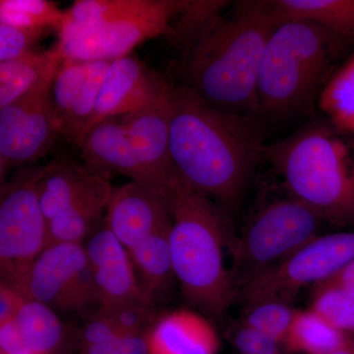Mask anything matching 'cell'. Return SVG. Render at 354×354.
I'll return each instance as SVG.
<instances>
[{"instance_id":"cell-1","label":"cell","mask_w":354,"mask_h":354,"mask_svg":"<svg viewBox=\"0 0 354 354\" xmlns=\"http://www.w3.org/2000/svg\"><path fill=\"white\" fill-rule=\"evenodd\" d=\"M169 153L179 181L223 209L245 194L265 153V121L214 108L185 86L169 97Z\"/></svg>"},{"instance_id":"cell-2","label":"cell","mask_w":354,"mask_h":354,"mask_svg":"<svg viewBox=\"0 0 354 354\" xmlns=\"http://www.w3.org/2000/svg\"><path fill=\"white\" fill-rule=\"evenodd\" d=\"M277 26L268 0L236 2L183 51L181 85L214 108L256 114L261 59Z\"/></svg>"},{"instance_id":"cell-3","label":"cell","mask_w":354,"mask_h":354,"mask_svg":"<svg viewBox=\"0 0 354 354\" xmlns=\"http://www.w3.org/2000/svg\"><path fill=\"white\" fill-rule=\"evenodd\" d=\"M346 44L311 23H279L261 59L256 114L264 121H283L309 113Z\"/></svg>"},{"instance_id":"cell-4","label":"cell","mask_w":354,"mask_h":354,"mask_svg":"<svg viewBox=\"0 0 354 354\" xmlns=\"http://www.w3.org/2000/svg\"><path fill=\"white\" fill-rule=\"evenodd\" d=\"M167 197L171 206L169 244L176 281L191 304L221 317L239 297L223 255L230 241L225 212L180 181Z\"/></svg>"},{"instance_id":"cell-5","label":"cell","mask_w":354,"mask_h":354,"mask_svg":"<svg viewBox=\"0 0 354 354\" xmlns=\"http://www.w3.org/2000/svg\"><path fill=\"white\" fill-rule=\"evenodd\" d=\"M264 156L291 197L308 205L326 221H354V152L328 121H312L266 146Z\"/></svg>"},{"instance_id":"cell-6","label":"cell","mask_w":354,"mask_h":354,"mask_svg":"<svg viewBox=\"0 0 354 354\" xmlns=\"http://www.w3.org/2000/svg\"><path fill=\"white\" fill-rule=\"evenodd\" d=\"M324 223L322 215L295 198L268 204L232 246L237 291L321 235Z\"/></svg>"},{"instance_id":"cell-7","label":"cell","mask_w":354,"mask_h":354,"mask_svg":"<svg viewBox=\"0 0 354 354\" xmlns=\"http://www.w3.org/2000/svg\"><path fill=\"white\" fill-rule=\"evenodd\" d=\"M186 0H140L138 6L113 19L57 32L55 44L64 60L113 62L157 37L174 39V28Z\"/></svg>"},{"instance_id":"cell-8","label":"cell","mask_w":354,"mask_h":354,"mask_svg":"<svg viewBox=\"0 0 354 354\" xmlns=\"http://www.w3.org/2000/svg\"><path fill=\"white\" fill-rule=\"evenodd\" d=\"M41 169V165H28L1 183V281L17 290L30 268L48 247V220L37 187Z\"/></svg>"},{"instance_id":"cell-9","label":"cell","mask_w":354,"mask_h":354,"mask_svg":"<svg viewBox=\"0 0 354 354\" xmlns=\"http://www.w3.org/2000/svg\"><path fill=\"white\" fill-rule=\"evenodd\" d=\"M354 259V232L319 235L285 261L242 286L244 305L278 300L291 304L298 291L327 281Z\"/></svg>"},{"instance_id":"cell-10","label":"cell","mask_w":354,"mask_h":354,"mask_svg":"<svg viewBox=\"0 0 354 354\" xmlns=\"http://www.w3.org/2000/svg\"><path fill=\"white\" fill-rule=\"evenodd\" d=\"M27 299L64 313L95 314L101 300L83 244H53L26 274L19 290Z\"/></svg>"},{"instance_id":"cell-11","label":"cell","mask_w":354,"mask_h":354,"mask_svg":"<svg viewBox=\"0 0 354 354\" xmlns=\"http://www.w3.org/2000/svg\"><path fill=\"white\" fill-rule=\"evenodd\" d=\"M55 73L24 97L0 109L1 183L12 169L34 165L44 157L60 137L48 108V92Z\"/></svg>"},{"instance_id":"cell-12","label":"cell","mask_w":354,"mask_h":354,"mask_svg":"<svg viewBox=\"0 0 354 354\" xmlns=\"http://www.w3.org/2000/svg\"><path fill=\"white\" fill-rule=\"evenodd\" d=\"M174 85L135 55L113 60L102 81L97 106L85 135L102 121L158 104L171 93Z\"/></svg>"},{"instance_id":"cell-13","label":"cell","mask_w":354,"mask_h":354,"mask_svg":"<svg viewBox=\"0 0 354 354\" xmlns=\"http://www.w3.org/2000/svg\"><path fill=\"white\" fill-rule=\"evenodd\" d=\"M106 213L104 227L127 250L171 228L169 197L152 186L137 181L113 187Z\"/></svg>"},{"instance_id":"cell-14","label":"cell","mask_w":354,"mask_h":354,"mask_svg":"<svg viewBox=\"0 0 354 354\" xmlns=\"http://www.w3.org/2000/svg\"><path fill=\"white\" fill-rule=\"evenodd\" d=\"M169 94L150 108L120 116L137 160L165 196L179 183L169 153Z\"/></svg>"},{"instance_id":"cell-15","label":"cell","mask_w":354,"mask_h":354,"mask_svg":"<svg viewBox=\"0 0 354 354\" xmlns=\"http://www.w3.org/2000/svg\"><path fill=\"white\" fill-rule=\"evenodd\" d=\"M85 250L101 308L148 304L140 290L129 252L108 227L91 235Z\"/></svg>"},{"instance_id":"cell-16","label":"cell","mask_w":354,"mask_h":354,"mask_svg":"<svg viewBox=\"0 0 354 354\" xmlns=\"http://www.w3.org/2000/svg\"><path fill=\"white\" fill-rule=\"evenodd\" d=\"M78 148L83 165L94 174L108 179L111 176H127L153 187L130 145L120 118H109L91 128Z\"/></svg>"},{"instance_id":"cell-17","label":"cell","mask_w":354,"mask_h":354,"mask_svg":"<svg viewBox=\"0 0 354 354\" xmlns=\"http://www.w3.org/2000/svg\"><path fill=\"white\" fill-rule=\"evenodd\" d=\"M109 183L106 177L67 158L41 165L37 187L44 216L50 221Z\"/></svg>"},{"instance_id":"cell-18","label":"cell","mask_w":354,"mask_h":354,"mask_svg":"<svg viewBox=\"0 0 354 354\" xmlns=\"http://www.w3.org/2000/svg\"><path fill=\"white\" fill-rule=\"evenodd\" d=\"M147 339L151 354H216L220 344L213 325L185 309L156 320L147 330Z\"/></svg>"},{"instance_id":"cell-19","label":"cell","mask_w":354,"mask_h":354,"mask_svg":"<svg viewBox=\"0 0 354 354\" xmlns=\"http://www.w3.org/2000/svg\"><path fill=\"white\" fill-rule=\"evenodd\" d=\"M277 24L301 21L354 44V0H268Z\"/></svg>"},{"instance_id":"cell-20","label":"cell","mask_w":354,"mask_h":354,"mask_svg":"<svg viewBox=\"0 0 354 354\" xmlns=\"http://www.w3.org/2000/svg\"><path fill=\"white\" fill-rule=\"evenodd\" d=\"M171 230L158 232L128 250L142 295L153 307L176 281L169 244Z\"/></svg>"},{"instance_id":"cell-21","label":"cell","mask_w":354,"mask_h":354,"mask_svg":"<svg viewBox=\"0 0 354 354\" xmlns=\"http://www.w3.org/2000/svg\"><path fill=\"white\" fill-rule=\"evenodd\" d=\"M62 58L57 46L32 51L16 59L0 62V109L12 104L55 73Z\"/></svg>"},{"instance_id":"cell-22","label":"cell","mask_w":354,"mask_h":354,"mask_svg":"<svg viewBox=\"0 0 354 354\" xmlns=\"http://www.w3.org/2000/svg\"><path fill=\"white\" fill-rule=\"evenodd\" d=\"M113 190V185L109 183L94 194L50 218L48 221V246L82 244L88 235L94 234L102 214L106 211Z\"/></svg>"},{"instance_id":"cell-23","label":"cell","mask_w":354,"mask_h":354,"mask_svg":"<svg viewBox=\"0 0 354 354\" xmlns=\"http://www.w3.org/2000/svg\"><path fill=\"white\" fill-rule=\"evenodd\" d=\"M15 321L32 354H57L66 342V328L48 305L27 299Z\"/></svg>"},{"instance_id":"cell-24","label":"cell","mask_w":354,"mask_h":354,"mask_svg":"<svg viewBox=\"0 0 354 354\" xmlns=\"http://www.w3.org/2000/svg\"><path fill=\"white\" fill-rule=\"evenodd\" d=\"M317 106L335 129L354 137V53L330 75Z\"/></svg>"},{"instance_id":"cell-25","label":"cell","mask_w":354,"mask_h":354,"mask_svg":"<svg viewBox=\"0 0 354 354\" xmlns=\"http://www.w3.org/2000/svg\"><path fill=\"white\" fill-rule=\"evenodd\" d=\"M348 339L312 310H297L285 344L291 351L306 354H328L344 346Z\"/></svg>"},{"instance_id":"cell-26","label":"cell","mask_w":354,"mask_h":354,"mask_svg":"<svg viewBox=\"0 0 354 354\" xmlns=\"http://www.w3.org/2000/svg\"><path fill=\"white\" fill-rule=\"evenodd\" d=\"M90 62L62 60L48 92V108L60 136L76 95L87 77Z\"/></svg>"},{"instance_id":"cell-27","label":"cell","mask_w":354,"mask_h":354,"mask_svg":"<svg viewBox=\"0 0 354 354\" xmlns=\"http://www.w3.org/2000/svg\"><path fill=\"white\" fill-rule=\"evenodd\" d=\"M310 310L344 334L354 333V297L327 279L313 286Z\"/></svg>"},{"instance_id":"cell-28","label":"cell","mask_w":354,"mask_h":354,"mask_svg":"<svg viewBox=\"0 0 354 354\" xmlns=\"http://www.w3.org/2000/svg\"><path fill=\"white\" fill-rule=\"evenodd\" d=\"M64 18L55 2L48 0H1L0 24L27 28H50L57 32Z\"/></svg>"},{"instance_id":"cell-29","label":"cell","mask_w":354,"mask_h":354,"mask_svg":"<svg viewBox=\"0 0 354 354\" xmlns=\"http://www.w3.org/2000/svg\"><path fill=\"white\" fill-rule=\"evenodd\" d=\"M297 312L290 304L265 300L246 305L241 322L281 344L286 342Z\"/></svg>"},{"instance_id":"cell-30","label":"cell","mask_w":354,"mask_h":354,"mask_svg":"<svg viewBox=\"0 0 354 354\" xmlns=\"http://www.w3.org/2000/svg\"><path fill=\"white\" fill-rule=\"evenodd\" d=\"M51 30L53 29L0 24V62H9L32 53L35 46Z\"/></svg>"},{"instance_id":"cell-31","label":"cell","mask_w":354,"mask_h":354,"mask_svg":"<svg viewBox=\"0 0 354 354\" xmlns=\"http://www.w3.org/2000/svg\"><path fill=\"white\" fill-rule=\"evenodd\" d=\"M97 312L104 314L113 321L120 335L140 334L148 327L149 324L155 322L153 306L143 301L115 308H100Z\"/></svg>"},{"instance_id":"cell-32","label":"cell","mask_w":354,"mask_h":354,"mask_svg":"<svg viewBox=\"0 0 354 354\" xmlns=\"http://www.w3.org/2000/svg\"><path fill=\"white\" fill-rule=\"evenodd\" d=\"M232 339L241 354H279V342L242 322L234 328Z\"/></svg>"},{"instance_id":"cell-33","label":"cell","mask_w":354,"mask_h":354,"mask_svg":"<svg viewBox=\"0 0 354 354\" xmlns=\"http://www.w3.org/2000/svg\"><path fill=\"white\" fill-rule=\"evenodd\" d=\"M121 337L113 321L104 314L95 312L83 328L80 335L81 348L91 344H104Z\"/></svg>"},{"instance_id":"cell-34","label":"cell","mask_w":354,"mask_h":354,"mask_svg":"<svg viewBox=\"0 0 354 354\" xmlns=\"http://www.w3.org/2000/svg\"><path fill=\"white\" fill-rule=\"evenodd\" d=\"M27 298L19 290L1 281L0 285V326L15 320Z\"/></svg>"},{"instance_id":"cell-35","label":"cell","mask_w":354,"mask_h":354,"mask_svg":"<svg viewBox=\"0 0 354 354\" xmlns=\"http://www.w3.org/2000/svg\"><path fill=\"white\" fill-rule=\"evenodd\" d=\"M1 354H32L16 321L0 326Z\"/></svg>"},{"instance_id":"cell-36","label":"cell","mask_w":354,"mask_h":354,"mask_svg":"<svg viewBox=\"0 0 354 354\" xmlns=\"http://www.w3.org/2000/svg\"><path fill=\"white\" fill-rule=\"evenodd\" d=\"M111 354H151L147 333L121 335Z\"/></svg>"},{"instance_id":"cell-37","label":"cell","mask_w":354,"mask_h":354,"mask_svg":"<svg viewBox=\"0 0 354 354\" xmlns=\"http://www.w3.org/2000/svg\"><path fill=\"white\" fill-rule=\"evenodd\" d=\"M329 279L341 286L354 297V259Z\"/></svg>"},{"instance_id":"cell-38","label":"cell","mask_w":354,"mask_h":354,"mask_svg":"<svg viewBox=\"0 0 354 354\" xmlns=\"http://www.w3.org/2000/svg\"><path fill=\"white\" fill-rule=\"evenodd\" d=\"M118 339L104 344H91V346H83L82 354H111Z\"/></svg>"},{"instance_id":"cell-39","label":"cell","mask_w":354,"mask_h":354,"mask_svg":"<svg viewBox=\"0 0 354 354\" xmlns=\"http://www.w3.org/2000/svg\"><path fill=\"white\" fill-rule=\"evenodd\" d=\"M328 354H354V342L348 341L342 348L335 349V351Z\"/></svg>"}]
</instances>
